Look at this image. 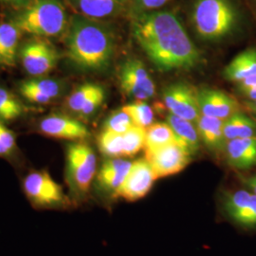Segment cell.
<instances>
[{"instance_id": "1", "label": "cell", "mask_w": 256, "mask_h": 256, "mask_svg": "<svg viewBox=\"0 0 256 256\" xmlns=\"http://www.w3.org/2000/svg\"><path fill=\"white\" fill-rule=\"evenodd\" d=\"M132 34L149 60L162 72L188 70L200 63L198 48L173 12L137 14Z\"/></svg>"}, {"instance_id": "2", "label": "cell", "mask_w": 256, "mask_h": 256, "mask_svg": "<svg viewBox=\"0 0 256 256\" xmlns=\"http://www.w3.org/2000/svg\"><path fill=\"white\" fill-rule=\"evenodd\" d=\"M66 45L68 60L86 72L106 70L115 52V39L110 28L100 20L79 14L70 18Z\"/></svg>"}, {"instance_id": "3", "label": "cell", "mask_w": 256, "mask_h": 256, "mask_svg": "<svg viewBox=\"0 0 256 256\" xmlns=\"http://www.w3.org/2000/svg\"><path fill=\"white\" fill-rule=\"evenodd\" d=\"M19 10L12 22L22 34L44 39L66 36L70 18L63 0H34Z\"/></svg>"}, {"instance_id": "4", "label": "cell", "mask_w": 256, "mask_h": 256, "mask_svg": "<svg viewBox=\"0 0 256 256\" xmlns=\"http://www.w3.org/2000/svg\"><path fill=\"white\" fill-rule=\"evenodd\" d=\"M192 21L198 36L216 41L230 34L236 14L229 0H196Z\"/></svg>"}, {"instance_id": "5", "label": "cell", "mask_w": 256, "mask_h": 256, "mask_svg": "<svg viewBox=\"0 0 256 256\" xmlns=\"http://www.w3.org/2000/svg\"><path fill=\"white\" fill-rule=\"evenodd\" d=\"M66 182L75 198H82L97 176V156L88 144L79 142L66 150Z\"/></svg>"}, {"instance_id": "6", "label": "cell", "mask_w": 256, "mask_h": 256, "mask_svg": "<svg viewBox=\"0 0 256 256\" xmlns=\"http://www.w3.org/2000/svg\"><path fill=\"white\" fill-rule=\"evenodd\" d=\"M23 191L36 209H66L72 204L62 186L46 171H36L28 174L23 182Z\"/></svg>"}, {"instance_id": "7", "label": "cell", "mask_w": 256, "mask_h": 256, "mask_svg": "<svg viewBox=\"0 0 256 256\" xmlns=\"http://www.w3.org/2000/svg\"><path fill=\"white\" fill-rule=\"evenodd\" d=\"M18 57L28 75L41 78L50 74L57 66L60 54L44 38L34 37L23 45Z\"/></svg>"}, {"instance_id": "8", "label": "cell", "mask_w": 256, "mask_h": 256, "mask_svg": "<svg viewBox=\"0 0 256 256\" xmlns=\"http://www.w3.org/2000/svg\"><path fill=\"white\" fill-rule=\"evenodd\" d=\"M120 84L124 93L136 101L146 102L156 95V84L144 63L128 59L120 70Z\"/></svg>"}, {"instance_id": "9", "label": "cell", "mask_w": 256, "mask_h": 256, "mask_svg": "<svg viewBox=\"0 0 256 256\" xmlns=\"http://www.w3.org/2000/svg\"><path fill=\"white\" fill-rule=\"evenodd\" d=\"M158 180L152 166L146 158L134 162L126 178L120 185L114 198L128 202H136L144 198Z\"/></svg>"}, {"instance_id": "10", "label": "cell", "mask_w": 256, "mask_h": 256, "mask_svg": "<svg viewBox=\"0 0 256 256\" xmlns=\"http://www.w3.org/2000/svg\"><path fill=\"white\" fill-rule=\"evenodd\" d=\"M225 216L238 227L256 229V196L247 189L226 192L221 200Z\"/></svg>"}, {"instance_id": "11", "label": "cell", "mask_w": 256, "mask_h": 256, "mask_svg": "<svg viewBox=\"0 0 256 256\" xmlns=\"http://www.w3.org/2000/svg\"><path fill=\"white\" fill-rule=\"evenodd\" d=\"M164 102L170 114L196 124L202 116L198 92L186 84H174L164 92Z\"/></svg>"}, {"instance_id": "12", "label": "cell", "mask_w": 256, "mask_h": 256, "mask_svg": "<svg viewBox=\"0 0 256 256\" xmlns=\"http://www.w3.org/2000/svg\"><path fill=\"white\" fill-rule=\"evenodd\" d=\"M192 156L178 144L164 147L153 153L146 154L158 180L182 173L191 162Z\"/></svg>"}, {"instance_id": "13", "label": "cell", "mask_w": 256, "mask_h": 256, "mask_svg": "<svg viewBox=\"0 0 256 256\" xmlns=\"http://www.w3.org/2000/svg\"><path fill=\"white\" fill-rule=\"evenodd\" d=\"M39 129L46 137L72 142H82L90 135L88 129L81 122L63 114L48 116L41 120Z\"/></svg>"}, {"instance_id": "14", "label": "cell", "mask_w": 256, "mask_h": 256, "mask_svg": "<svg viewBox=\"0 0 256 256\" xmlns=\"http://www.w3.org/2000/svg\"><path fill=\"white\" fill-rule=\"evenodd\" d=\"M202 115L226 120L240 112L238 102L224 92L204 88L198 92Z\"/></svg>"}, {"instance_id": "15", "label": "cell", "mask_w": 256, "mask_h": 256, "mask_svg": "<svg viewBox=\"0 0 256 256\" xmlns=\"http://www.w3.org/2000/svg\"><path fill=\"white\" fill-rule=\"evenodd\" d=\"M224 154L228 164L234 169L248 170L256 167V138L227 142Z\"/></svg>"}, {"instance_id": "16", "label": "cell", "mask_w": 256, "mask_h": 256, "mask_svg": "<svg viewBox=\"0 0 256 256\" xmlns=\"http://www.w3.org/2000/svg\"><path fill=\"white\" fill-rule=\"evenodd\" d=\"M132 162L122 158H108L102 165L99 173L96 176L97 184L100 190L114 196L126 178L132 166Z\"/></svg>"}, {"instance_id": "17", "label": "cell", "mask_w": 256, "mask_h": 256, "mask_svg": "<svg viewBox=\"0 0 256 256\" xmlns=\"http://www.w3.org/2000/svg\"><path fill=\"white\" fill-rule=\"evenodd\" d=\"M224 120L202 115L196 124L202 144L212 153H224L227 144L224 136Z\"/></svg>"}, {"instance_id": "18", "label": "cell", "mask_w": 256, "mask_h": 256, "mask_svg": "<svg viewBox=\"0 0 256 256\" xmlns=\"http://www.w3.org/2000/svg\"><path fill=\"white\" fill-rule=\"evenodd\" d=\"M166 122L172 128L176 144L192 156L196 155L202 144L196 126L173 114L167 116Z\"/></svg>"}, {"instance_id": "19", "label": "cell", "mask_w": 256, "mask_h": 256, "mask_svg": "<svg viewBox=\"0 0 256 256\" xmlns=\"http://www.w3.org/2000/svg\"><path fill=\"white\" fill-rule=\"evenodd\" d=\"M21 30L12 21L0 22V66L12 68L16 64Z\"/></svg>"}, {"instance_id": "20", "label": "cell", "mask_w": 256, "mask_h": 256, "mask_svg": "<svg viewBox=\"0 0 256 256\" xmlns=\"http://www.w3.org/2000/svg\"><path fill=\"white\" fill-rule=\"evenodd\" d=\"M126 0H72L78 14L88 18L102 20L118 14Z\"/></svg>"}, {"instance_id": "21", "label": "cell", "mask_w": 256, "mask_h": 256, "mask_svg": "<svg viewBox=\"0 0 256 256\" xmlns=\"http://www.w3.org/2000/svg\"><path fill=\"white\" fill-rule=\"evenodd\" d=\"M256 75V50L248 48L238 54L224 70L225 78L230 82H240Z\"/></svg>"}, {"instance_id": "22", "label": "cell", "mask_w": 256, "mask_h": 256, "mask_svg": "<svg viewBox=\"0 0 256 256\" xmlns=\"http://www.w3.org/2000/svg\"><path fill=\"white\" fill-rule=\"evenodd\" d=\"M224 136L226 142L238 138H256V122L241 112H238L225 120Z\"/></svg>"}, {"instance_id": "23", "label": "cell", "mask_w": 256, "mask_h": 256, "mask_svg": "<svg viewBox=\"0 0 256 256\" xmlns=\"http://www.w3.org/2000/svg\"><path fill=\"white\" fill-rule=\"evenodd\" d=\"M173 144H176L174 132L167 122H156L146 128V154L153 153Z\"/></svg>"}, {"instance_id": "24", "label": "cell", "mask_w": 256, "mask_h": 256, "mask_svg": "<svg viewBox=\"0 0 256 256\" xmlns=\"http://www.w3.org/2000/svg\"><path fill=\"white\" fill-rule=\"evenodd\" d=\"M26 108L10 92L0 86V122H10L24 114Z\"/></svg>"}, {"instance_id": "25", "label": "cell", "mask_w": 256, "mask_h": 256, "mask_svg": "<svg viewBox=\"0 0 256 256\" xmlns=\"http://www.w3.org/2000/svg\"><path fill=\"white\" fill-rule=\"evenodd\" d=\"M122 110L131 118L136 126L146 129L154 124V111L146 102L137 101L124 106Z\"/></svg>"}, {"instance_id": "26", "label": "cell", "mask_w": 256, "mask_h": 256, "mask_svg": "<svg viewBox=\"0 0 256 256\" xmlns=\"http://www.w3.org/2000/svg\"><path fill=\"white\" fill-rule=\"evenodd\" d=\"M98 144L102 154L108 158H124L122 135L104 130L98 138Z\"/></svg>"}, {"instance_id": "27", "label": "cell", "mask_w": 256, "mask_h": 256, "mask_svg": "<svg viewBox=\"0 0 256 256\" xmlns=\"http://www.w3.org/2000/svg\"><path fill=\"white\" fill-rule=\"evenodd\" d=\"M124 138V158L137 155L146 147V129L133 126L122 135Z\"/></svg>"}, {"instance_id": "28", "label": "cell", "mask_w": 256, "mask_h": 256, "mask_svg": "<svg viewBox=\"0 0 256 256\" xmlns=\"http://www.w3.org/2000/svg\"><path fill=\"white\" fill-rule=\"evenodd\" d=\"M101 86L95 84H84L76 88L68 97L66 106L68 110L79 114L84 106L90 100L92 96L101 88Z\"/></svg>"}, {"instance_id": "29", "label": "cell", "mask_w": 256, "mask_h": 256, "mask_svg": "<svg viewBox=\"0 0 256 256\" xmlns=\"http://www.w3.org/2000/svg\"><path fill=\"white\" fill-rule=\"evenodd\" d=\"M28 86L32 88L34 90L45 94L48 98H50L52 101L57 99L62 95L64 92L63 84L58 81H55L52 79H46V78H37L36 80L27 81Z\"/></svg>"}, {"instance_id": "30", "label": "cell", "mask_w": 256, "mask_h": 256, "mask_svg": "<svg viewBox=\"0 0 256 256\" xmlns=\"http://www.w3.org/2000/svg\"><path fill=\"white\" fill-rule=\"evenodd\" d=\"M135 126L131 118L122 110L114 112L104 122V130L124 135L129 129Z\"/></svg>"}, {"instance_id": "31", "label": "cell", "mask_w": 256, "mask_h": 256, "mask_svg": "<svg viewBox=\"0 0 256 256\" xmlns=\"http://www.w3.org/2000/svg\"><path fill=\"white\" fill-rule=\"evenodd\" d=\"M18 149L14 133L0 122V158H8L14 156Z\"/></svg>"}, {"instance_id": "32", "label": "cell", "mask_w": 256, "mask_h": 256, "mask_svg": "<svg viewBox=\"0 0 256 256\" xmlns=\"http://www.w3.org/2000/svg\"><path fill=\"white\" fill-rule=\"evenodd\" d=\"M20 93L23 95L24 98H26L28 101L34 102L37 104H48L52 102V99L48 98L45 94L41 93L38 90H34L30 86H28L26 82H22L19 86Z\"/></svg>"}, {"instance_id": "33", "label": "cell", "mask_w": 256, "mask_h": 256, "mask_svg": "<svg viewBox=\"0 0 256 256\" xmlns=\"http://www.w3.org/2000/svg\"><path fill=\"white\" fill-rule=\"evenodd\" d=\"M104 99H106V92H104V90L101 88L98 92L92 96L90 100L84 106V108L81 110V112L79 113V115H81L82 117L92 116L101 108L102 104L104 102Z\"/></svg>"}, {"instance_id": "34", "label": "cell", "mask_w": 256, "mask_h": 256, "mask_svg": "<svg viewBox=\"0 0 256 256\" xmlns=\"http://www.w3.org/2000/svg\"><path fill=\"white\" fill-rule=\"evenodd\" d=\"M169 1L171 0H135L134 7L136 14L160 9L164 7Z\"/></svg>"}, {"instance_id": "35", "label": "cell", "mask_w": 256, "mask_h": 256, "mask_svg": "<svg viewBox=\"0 0 256 256\" xmlns=\"http://www.w3.org/2000/svg\"><path fill=\"white\" fill-rule=\"evenodd\" d=\"M238 88L246 98L248 101L256 100V75L247 78L242 82H238Z\"/></svg>"}, {"instance_id": "36", "label": "cell", "mask_w": 256, "mask_h": 256, "mask_svg": "<svg viewBox=\"0 0 256 256\" xmlns=\"http://www.w3.org/2000/svg\"><path fill=\"white\" fill-rule=\"evenodd\" d=\"M32 1L34 0H0V3L18 8V9H22Z\"/></svg>"}, {"instance_id": "37", "label": "cell", "mask_w": 256, "mask_h": 256, "mask_svg": "<svg viewBox=\"0 0 256 256\" xmlns=\"http://www.w3.org/2000/svg\"><path fill=\"white\" fill-rule=\"evenodd\" d=\"M241 180L245 185L246 189L256 196V174H254L248 178H242Z\"/></svg>"}, {"instance_id": "38", "label": "cell", "mask_w": 256, "mask_h": 256, "mask_svg": "<svg viewBox=\"0 0 256 256\" xmlns=\"http://www.w3.org/2000/svg\"><path fill=\"white\" fill-rule=\"evenodd\" d=\"M246 108H247L250 113L256 118V101H247L246 104Z\"/></svg>"}]
</instances>
